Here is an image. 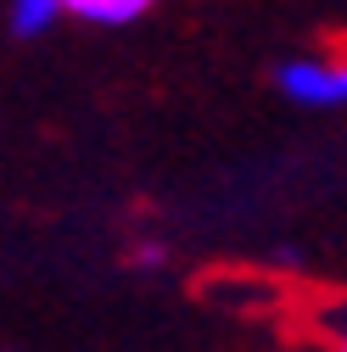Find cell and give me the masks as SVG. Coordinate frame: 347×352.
Segmentation results:
<instances>
[{
	"instance_id": "cell-1",
	"label": "cell",
	"mask_w": 347,
	"mask_h": 352,
	"mask_svg": "<svg viewBox=\"0 0 347 352\" xmlns=\"http://www.w3.org/2000/svg\"><path fill=\"white\" fill-rule=\"evenodd\" d=\"M275 84L286 101H302V107H347V62L291 56L275 67Z\"/></svg>"
},
{
	"instance_id": "cell-2",
	"label": "cell",
	"mask_w": 347,
	"mask_h": 352,
	"mask_svg": "<svg viewBox=\"0 0 347 352\" xmlns=\"http://www.w3.org/2000/svg\"><path fill=\"white\" fill-rule=\"evenodd\" d=\"M157 6V0H62V17H78V23H101V28H123Z\"/></svg>"
},
{
	"instance_id": "cell-3",
	"label": "cell",
	"mask_w": 347,
	"mask_h": 352,
	"mask_svg": "<svg viewBox=\"0 0 347 352\" xmlns=\"http://www.w3.org/2000/svg\"><path fill=\"white\" fill-rule=\"evenodd\" d=\"M62 17V0H12V34L17 39H39Z\"/></svg>"
},
{
	"instance_id": "cell-4",
	"label": "cell",
	"mask_w": 347,
	"mask_h": 352,
	"mask_svg": "<svg viewBox=\"0 0 347 352\" xmlns=\"http://www.w3.org/2000/svg\"><path fill=\"white\" fill-rule=\"evenodd\" d=\"M325 330H330V336H336V352H347V314H336V319H330V324H325Z\"/></svg>"
},
{
	"instance_id": "cell-5",
	"label": "cell",
	"mask_w": 347,
	"mask_h": 352,
	"mask_svg": "<svg viewBox=\"0 0 347 352\" xmlns=\"http://www.w3.org/2000/svg\"><path fill=\"white\" fill-rule=\"evenodd\" d=\"M135 263H140V269H151V263H162V246H135Z\"/></svg>"
}]
</instances>
